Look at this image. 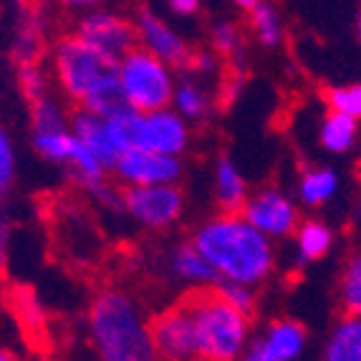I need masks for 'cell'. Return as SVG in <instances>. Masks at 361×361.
Returning <instances> with one entry per match:
<instances>
[{
    "instance_id": "cell-2",
    "label": "cell",
    "mask_w": 361,
    "mask_h": 361,
    "mask_svg": "<svg viewBox=\"0 0 361 361\" xmlns=\"http://www.w3.org/2000/svg\"><path fill=\"white\" fill-rule=\"evenodd\" d=\"M51 78L68 102L99 119H111L127 109L116 78V63L71 33L59 38L51 49Z\"/></svg>"
},
{
    "instance_id": "cell-31",
    "label": "cell",
    "mask_w": 361,
    "mask_h": 361,
    "mask_svg": "<svg viewBox=\"0 0 361 361\" xmlns=\"http://www.w3.org/2000/svg\"><path fill=\"white\" fill-rule=\"evenodd\" d=\"M243 89H245V66L240 63V59H233L228 73L223 76V84L217 89L215 102L220 106H233L238 102V97L243 94Z\"/></svg>"
},
{
    "instance_id": "cell-35",
    "label": "cell",
    "mask_w": 361,
    "mask_h": 361,
    "mask_svg": "<svg viewBox=\"0 0 361 361\" xmlns=\"http://www.w3.org/2000/svg\"><path fill=\"white\" fill-rule=\"evenodd\" d=\"M167 11L177 18H195L202 11V3H197V0H169Z\"/></svg>"
},
{
    "instance_id": "cell-32",
    "label": "cell",
    "mask_w": 361,
    "mask_h": 361,
    "mask_svg": "<svg viewBox=\"0 0 361 361\" xmlns=\"http://www.w3.org/2000/svg\"><path fill=\"white\" fill-rule=\"evenodd\" d=\"M13 180H16V149L11 137L0 129V197L11 190Z\"/></svg>"
},
{
    "instance_id": "cell-9",
    "label": "cell",
    "mask_w": 361,
    "mask_h": 361,
    "mask_svg": "<svg viewBox=\"0 0 361 361\" xmlns=\"http://www.w3.org/2000/svg\"><path fill=\"white\" fill-rule=\"evenodd\" d=\"M240 217L271 243L293 238L295 228L301 225V212L295 200L278 187H260L258 192H250Z\"/></svg>"
},
{
    "instance_id": "cell-20",
    "label": "cell",
    "mask_w": 361,
    "mask_h": 361,
    "mask_svg": "<svg viewBox=\"0 0 361 361\" xmlns=\"http://www.w3.org/2000/svg\"><path fill=\"white\" fill-rule=\"evenodd\" d=\"M334 230L321 220H303L293 233V253L298 265L319 263L331 253Z\"/></svg>"
},
{
    "instance_id": "cell-22",
    "label": "cell",
    "mask_w": 361,
    "mask_h": 361,
    "mask_svg": "<svg viewBox=\"0 0 361 361\" xmlns=\"http://www.w3.org/2000/svg\"><path fill=\"white\" fill-rule=\"evenodd\" d=\"M321 361H361V319L341 316L331 326Z\"/></svg>"
},
{
    "instance_id": "cell-28",
    "label": "cell",
    "mask_w": 361,
    "mask_h": 361,
    "mask_svg": "<svg viewBox=\"0 0 361 361\" xmlns=\"http://www.w3.org/2000/svg\"><path fill=\"white\" fill-rule=\"evenodd\" d=\"M18 86L30 104L51 97V73L41 63H23L18 66Z\"/></svg>"
},
{
    "instance_id": "cell-13",
    "label": "cell",
    "mask_w": 361,
    "mask_h": 361,
    "mask_svg": "<svg viewBox=\"0 0 361 361\" xmlns=\"http://www.w3.org/2000/svg\"><path fill=\"white\" fill-rule=\"evenodd\" d=\"M253 346L268 361H298L308 346V331L293 319H276L253 336Z\"/></svg>"
},
{
    "instance_id": "cell-11",
    "label": "cell",
    "mask_w": 361,
    "mask_h": 361,
    "mask_svg": "<svg viewBox=\"0 0 361 361\" xmlns=\"http://www.w3.org/2000/svg\"><path fill=\"white\" fill-rule=\"evenodd\" d=\"M134 33H137L139 49L152 54L175 71L185 68L190 56H192V49L185 41V36L154 8H139L134 16Z\"/></svg>"
},
{
    "instance_id": "cell-10",
    "label": "cell",
    "mask_w": 361,
    "mask_h": 361,
    "mask_svg": "<svg viewBox=\"0 0 361 361\" xmlns=\"http://www.w3.org/2000/svg\"><path fill=\"white\" fill-rule=\"evenodd\" d=\"M149 331L159 361H200L197 334L185 301L157 313L149 321Z\"/></svg>"
},
{
    "instance_id": "cell-38",
    "label": "cell",
    "mask_w": 361,
    "mask_h": 361,
    "mask_svg": "<svg viewBox=\"0 0 361 361\" xmlns=\"http://www.w3.org/2000/svg\"><path fill=\"white\" fill-rule=\"evenodd\" d=\"M0 263H3V240H0Z\"/></svg>"
},
{
    "instance_id": "cell-34",
    "label": "cell",
    "mask_w": 361,
    "mask_h": 361,
    "mask_svg": "<svg viewBox=\"0 0 361 361\" xmlns=\"http://www.w3.org/2000/svg\"><path fill=\"white\" fill-rule=\"evenodd\" d=\"M217 61L220 59H217L210 49L192 51V56H190V61H187V66H185V73H190V76H195V78L212 76V73L217 71Z\"/></svg>"
},
{
    "instance_id": "cell-1",
    "label": "cell",
    "mask_w": 361,
    "mask_h": 361,
    "mask_svg": "<svg viewBox=\"0 0 361 361\" xmlns=\"http://www.w3.org/2000/svg\"><path fill=\"white\" fill-rule=\"evenodd\" d=\"M197 253L212 268L217 283L258 288L276 271V243L243 220L240 215L210 217L192 233Z\"/></svg>"
},
{
    "instance_id": "cell-3",
    "label": "cell",
    "mask_w": 361,
    "mask_h": 361,
    "mask_svg": "<svg viewBox=\"0 0 361 361\" xmlns=\"http://www.w3.org/2000/svg\"><path fill=\"white\" fill-rule=\"evenodd\" d=\"M86 321L99 361H159L149 321L127 290L104 288L97 293Z\"/></svg>"
},
{
    "instance_id": "cell-17",
    "label": "cell",
    "mask_w": 361,
    "mask_h": 361,
    "mask_svg": "<svg viewBox=\"0 0 361 361\" xmlns=\"http://www.w3.org/2000/svg\"><path fill=\"white\" fill-rule=\"evenodd\" d=\"M169 273L175 281L185 286H192L197 290H210L217 286V278L205 258L197 253L192 243H182L169 253Z\"/></svg>"
},
{
    "instance_id": "cell-15",
    "label": "cell",
    "mask_w": 361,
    "mask_h": 361,
    "mask_svg": "<svg viewBox=\"0 0 361 361\" xmlns=\"http://www.w3.org/2000/svg\"><path fill=\"white\" fill-rule=\"evenodd\" d=\"M71 134L76 137L78 145L86 147L91 154L97 157L104 167L111 169V164L116 162V149L111 145V137H109L106 119H99L89 111L76 109L71 114Z\"/></svg>"
},
{
    "instance_id": "cell-25",
    "label": "cell",
    "mask_w": 361,
    "mask_h": 361,
    "mask_svg": "<svg viewBox=\"0 0 361 361\" xmlns=\"http://www.w3.org/2000/svg\"><path fill=\"white\" fill-rule=\"evenodd\" d=\"M338 301L343 316L361 319V250L343 263L341 281H338Z\"/></svg>"
},
{
    "instance_id": "cell-7",
    "label": "cell",
    "mask_w": 361,
    "mask_h": 361,
    "mask_svg": "<svg viewBox=\"0 0 361 361\" xmlns=\"http://www.w3.org/2000/svg\"><path fill=\"white\" fill-rule=\"evenodd\" d=\"M71 36H76L89 49L102 54L106 61H119L137 49V33L134 20L109 8H86L73 23Z\"/></svg>"
},
{
    "instance_id": "cell-30",
    "label": "cell",
    "mask_w": 361,
    "mask_h": 361,
    "mask_svg": "<svg viewBox=\"0 0 361 361\" xmlns=\"http://www.w3.org/2000/svg\"><path fill=\"white\" fill-rule=\"evenodd\" d=\"M215 293L220 295L230 308H235V311L247 316V319H253L255 303H258L255 288H247V286H240V283H217Z\"/></svg>"
},
{
    "instance_id": "cell-4",
    "label": "cell",
    "mask_w": 361,
    "mask_h": 361,
    "mask_svg": "<svg viewBox=\"0 0 361 361\" xmlns=\"http://www.w3.org/2000/svg\"><path fill=\"white\" fill-rule=\"evenodd\" d=\"M197 334L200 361H240L253 343V324L210 290L185 298Z\"/></svg>"
},
{
    "instance_id": "cell-36",
    "label": "cell",
    "mask_w": 361,
    "mask_h": 361,
    "mask_svg": "<svg viewBox=\"0 0 361 361\" xmlns=\"http://www.w3.org/2000/svg\"><path fill=\"white\" fill-rule=\"evenodd\" d=\"M0 361H18L8 349H0Z\"/></svg>"
},
{
    "instance_id": "cell-23",
    "label": "cell",
    "mask_w": 361,
    "mask_h": 361,
    "mask_svg": "<svg viewBox=\"0 0 361 361\" xmlns=\"http://www.w3.org/2000/svg\"><path fill=\"white\" fill-rule=\"evenodd\" d=\"M319 145L329 154H349L359 145V121L329 111L319 124Z\"/></svg>"
},
{
    "instance_id": "cell-29",
    "label": "cell",
    "mask_w": 361,
    "mask_h": 361,
    "mask_svg": "<svg viewBox=\"0 0 361 361\" xmlns=\"http://www.w3.org/2000/svg\"><path fill=\"white\" fill-rule=\"evenodd\" d=\"M329 111L349 116L361 124V84H343L326 91Z\"/></svg>"
},
{
    "instance_id": "cell-37",
    "label": "cell",
    "mask_w": 361,
    "mask_h": 361,
    "mask_svg": "<svg viewBox=\"0 0 361 361\" xmlns=\"http://www.w3.org/2000/svg\"><path fill=\"white\" fill-rule=\"evenodd\" d=\"M356 38H359V43H361V11H359V16H356Z\"/></svg>"
},
{
    "instance_id": "cell-19",
    "label": "cell",
    "mask_w": 361,
    "mask_h": 361,
    "mask_svg": "<svg viewBox=\"0 0 361 361\" xmlns=\"http://www.w3.org/2000/svg\"><path fill=\"white\" fill-rule=\"evenodd\" d=\"M43 46H46V18L38 11H23L13 33V59L18 66L38 63Z\"/></svg>"
},
{
    "instance_id": "cell-27",
    "label": "cell",
    "mask_w": 361,
    "mask_h": 361,
    "mask_svg": "<svg viewBox=\"0 0 361 361\" xmlns=\"http://www.w3.org/2000/svg\"><path fill=\"white\" fill-rule=\"evenodd\" d=\"M71 127V114L56 97H46L30 104V132H51V129Z\"/></svg>"
},
{
    "instance_id": "cell-26",
    "label": "cell",
    "mask_w": 361,
    "mask_h": 361,
    "mask_svg": "<svg viewBox=\"0 0 361 361\" xmlns=\"http://www.w3.org/2000/svg\"><path fill=\"white\" fill-rule=\"evenodd\" d=\"M210 51L217 59H240L243 56V30L230 18H220L210 25Z\"/></svg>"
},
{
    "instance_id": "cell-18",
    "label": "cell",
    "mask_w": 361,
    "mask_h": 361,
    "mask_svg": "<svg viewBox=\"0 0 361 361\" xmlns=\"http://www.w3.org/2000/svg\"><path fill=\"white\" fill-rule=\"evenodd\" d=\"M212 104H215V97L205 89V84H200V78L190 76V73L177 78L169 109H172L177 116H182L187 124L207 119L212 111Z\"/></svg>"
},
{
    "instance_id": "cell-14",
    "label": "cell",
    "mask_w": 361,
    "mask_h": 361,
    "mask_svg": "<svg viewBox=\"0 0 361 361\" xmlns=\"http://www.w3.org/2000/svg\"><path fill=\"white\" fill-rule=\"evenodd\" d=\"M212 190H215V202L220 212L225 215H240L243 205L250 197L245 175L240 167L230 159V157H220L212 169Z\"/></svg>"
},
{
    "instance_id": "cell-33",
    "label": "cell",
    "mask_w": 361,
    "mask_h": 361,
    "mask_svg": "<svg viewBox=\"0 0 361 361\" xmlns=\"http://www.w3.org/2000/svg\"><path fill=\"white\" fill-rule=\"evenodd\" d=\"M16 308H18V316L25 326H41L43 324V308L36 301V295L28 293V290H18L16 293Z\"/></svg>"
},
{
    "instance_id": "cell-8",
    "label": "cell",
    "mask_w": 361,
    "mask_h": 361,
    "mask_svg": "<svg viewBox=\"0 0 361 361\" xmlns=\"http://www.w3.org/2000/svg\"><path fill=\"white\" fill-rule=\"evenodd\" d=\"M121 210L132 223L147 230H169L182 220L185 195L180 185L132 187L121 192Z\"/></svg>"
},
{
    "instance_id": "cell-21",
    "label": "cell",
    "mask_w": 361,
    "mask_h": 361,
    "mask_svg": "<svg viewBox=\"0 0 361 361\" xmlns=\"http://www.w3.org/2000/svg\"><path fill=\"white\" fill-rule=\"evenodd\" d=\"M338 195V175L331 167H308L298 177L295 197L303 207H326Z\"/></svg>"
},
{
    "instance_id": "cell-12",
    "label": "cell",
    "mask_w": 361,
    "mask_h": 361,
    "mask_svg": "<svg viewBox=\"0 0 361 361\" xmlns=\"http://www.w3.org/2000/svg\"><path fill=\"white\" fill-rule=\"evenodd\" d=\"M111 172H114L116 182L124 185V190L180 185L185 164L177 157L152 154V152H127V154L116 157Z\"/></svg>"
},
{
    "instance_id": "cell-6",
    "label": "cell",
    "mask_w": 361,
    "mask_h": 361,
    "mask_svg": "<svg viewBox=\"0 0 361 361\" xmlns=\"http://www.w3.org/2000/svg\"><path fill=\"white\" fill-rule=\"evenodd\" d=\"M116 78H119L124 106L129 111L152 114V111L169 109L172 104L177 71L139 46L116 61Z\"/></svg>"
},
{
    "instance_id": "cell-24",
    "label": "cell",
    "mask_w": 361,
    "mask_h": 361,
    "mask_svg": "<svg viewBox=\"0 0 361 361\" xmlns=\"http://www.w3.org/2000/svg\"><path fill=\"white\" fill-rule=\"evenodd\" d=\"M30 142H33V149L38 152V157H43L51 164H61V167H66L73 147H76V137L71 134V127L51 129V132H33Z\"/></svg>"
},
{
    "instance_id": "cell-16",
    "label": "cell",
    "mask_w": 361,
    "mask_h": 361,
    "mask_svg": "<svg viewBox=\"0 0 361 361\" xmlns=\"http://www.w3.org/2000/svg\"><path fill=\"white\" fill-rule=\"evenodd\" d=\"M238 11H243L247 16V23L253 30L255 41L263 49H278L286 38V25L283 16L273 3H263V0H238L235 3Z\"/></svg>"
},
{
    "instance_id": "cell-5",
    "label": "cell",
    "mask_w": 361,
    "mask_h": 361,
    "mask_svg": "<svg viewBox=\"0 0 361 361\" xmlns=\"http://www.w3.org/2000/svg\"><path fill=\"white\" fill-rule=\"evenodd\" d=\"M106 129L116 157L127 152H152V154L182 159L192 139L190 124L182 116H177L172 109L152 111V114H137V111L124 109L106 119Z\"/></svg>"
}]
</instances>
